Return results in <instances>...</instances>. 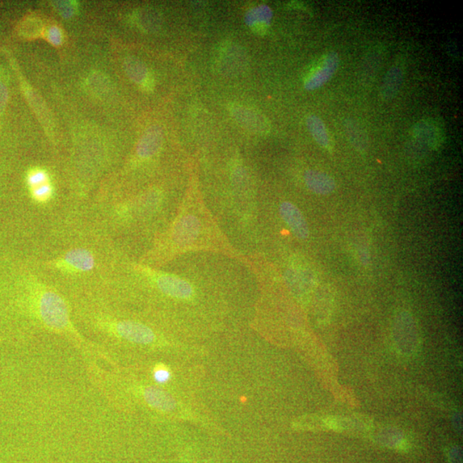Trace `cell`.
<instances>
[{
  "label": "cell",
  "instance_id": "obj_1",
  "mask_svg": "<svg viewBox=\"0 0 463 463\" xmlns=\"http://www.w3.org/2000/svg\"><path fill=\"white\" fill-rule=\"evenodd\" d=\"M45 271L52 279L80 284L103 279L107 275V259L91 245L70 247L57 258L46 261Z\"/></svg>",
  "mask_w": 463,
  "mask_h": 463
},
{
  "label": "cell",
  "instance_id": "obj_2",
  "mask_svg": "<svg viewBox=\"0 0 463 463\" xmlns=\"http://www.w3.org/2000/svg\"><path fill=\"white\" fill-rule=\"evenodd\" d=\"M96 326L108 335L112 334L129 343L150 345L155 340V334L151 328L132 320L108 319L103 316L96 320Z\"/></svg>",
  "mask_w": 463,
  "mask_h": 463
},
{
  "label": "cell",
  "instance_id": "obj_3",
  "mask_svg": "<svg viewBox=\"0 0 463 463\" xmlns=\"http://www.w3.org/2000/svg\"><path fill=\"white\" fill-rule=\"evenodd\" d=\"M340 66L338 53L328 52L318 58L307 70L303 83L307 90H316L333 78Z\"/></svg>",
  "mask_w": 463,
  "mask_h": 463
},
{
  "label": "cell",
  "instance_id": "obj_4",
  "mask_svg": "<svg viewBox=\"0 0 463 463\" xmlns=\"http://www.w3.org/2000/svg\"><path fill=\"white\" fill-rule=\"evenodd\" d=\"M411 135L415 141L432 150L442 148L446 139L443 122L435 118H427L416 122L411 129Z\"/></svg>",
  "mask_w": 463,
  "mask_h": 463
},
{
  "label": "cell",
  "instance_id": "obj_5",
  "mask_svg": "<svg viewBox=\"0 0 463 463\" xmlns=\"http://www.w3.org/2000/svg\"><path fill=\"white\" fill-rule=\"evenodd\" d=\"M155 284L162 293L180 300H189L194 296V288L187 280L179 276L159 274L155 277Z\"/></svg>",
  "mask_w": 463,
  "mask_h": 463
},
{
  "label": "cell",
  "instance_id": "obj_6",
  "mask_svg": "<svg viewBox=\"0 0 463 463\" xmlns=\"http://www.w3.org/2000/svg\"><path fill=\"white\" fill-rule=\"evenodd\" d=\"M234 119L248 130L256 133L266 134L271 130L266 117L255 109L242 105H237L231 109Z\"/></svg>",
  "mask_w": 463,
  "mask_h": 463
},
{
  "label": "cell",
  "instance_id": "obj_7",
  "mask_svg": "<svg viewBox=\"0 0 463 463\" xmlns=\"http://www.w3.org/2000/svg\"><path fill=\"white\" fill-rule=\"evenodd\" d=\"M280 214L298 239H306L309 237L310 231L308 224L304 216L297 206L290 202L286 201L280 205Z\"/></svg>",
  "mask_w": 463,
  "mask_h": 463
},
{
  "label": "cell",
  "instance_id": "obj_8",
  "mask_svg": "<svg viewBox=\"0 0 463 463\" xmlns=\"http://www.w3.org/2000/svg\"><path fill=\"white\" fill-rule=\"evenodd\" d=\"M200 233V222L199 219L192 214H187L180 219L177 223L172 239L178 245H187L195 241Z\"/></svg>",
  "mask_w": 463,
  "mask_h": 463
},
{
  "label": "cell",
  "instance_id": "obj_9",
  "mask_svg": "<svg viewBox=\"0 0 463 463\" xmlns=\"http://www.w3.org/2000/svg\"><path fill=\"white\" fill-rule=\"evenodd\" d=\"M404 74V67L398 62L387 71L380 88V98L383 100L388 102L395 98L401 90Z\"/></svg>",
  "mask_w": 463,
  "mask_h": 463
},
{
  "label": "cell",
  "instance_id": "obj_10",
  "mask_svg": "<svg viewBox=\"0 0 463 463\" xmlns=\"http://www.w3.org/2000/svg\"><path fill=\"white\" fill-rule=\"evenodd\" d=\"M304 181L306 187L318 195H330L336 188L333 177L324 172L307 170L304 174Z\"/></svg>",
  "mask_w": 463,
  "mask_h": 463
},
{
  "label": "cell",
  "instance_id": "obj_11",
  "mask_svg": "<svg viewBox=\"0 0 463 463\" xmlns=\"http://www.w3.org/2000/svg\"><path fill=\"white\" fill-rule=\"evenodd\" d=\"M306 123L311 136L319 146L328 151L333 150V140L322 119L317 115H311L306 118Z\"/></svg>",
  "mask_w": 463,
  "mask_h": 463
},
{
  "label": "cell",
  "instance_id": "obj_12",
  "mask_svg": "<svg viewBox=\"0 0 463 463\" xmlns=\"http://www.w3.org/2000/svg\"><path fill=\"white\" fill-rule=\"evenodd\" d=\"M162 133L161 130L153 128L147 132L139 141L137 148L138 157L150 159L157 154L161 148Z\"/></svg>",
  "mask_w": 463,
  "mask_h": 463
},
{
  "label": "cell",
  "instance_id": "obj_13",
  "mask_svg": "<svg viewBox=\"0 0 463 463\" xmlns=\"http://www.w3.org/2000/svg\"><path fill=\"white\" fill-rule=\"evenodd\" d=\"M344 130L350 144L360 153L368 148V136L364 126L359 121L348 119L344 122Z\"/></svg>",
  "mask_w": 463,
  "mask_h": 463
},
{
  "label": "cell",
  "instance_id": "obj_14",
  "mask_svg": "<svg viewBox=\"0 0 463 463\" xmlns=\"http://www.w3.org/2000/svg\"><path fill=\"white\" fill-rule=\"evenodd\" d=\"M126 74L135 83L150 90L152 86V78L147 67L135 58H126L124 63Z\"/></svg>",
  "mask_w": 463,
  "mask_h": 463
},
{
  "label": "cell",
  "instance_id": "obj_15",
  "mask_svg": "<svg viewBox=\"0 0 463 463\" xmlns=\"http://www.w3.org/2000/svg\"><path fill=\"white\" fill-rule=\"evenodd\" d=\"M144 398L150 406L160 411H171L175 407V400L170 395L155 387H147L144 390Z\"/></svg>",
  "mask_w": 463,
  "mask_h": 463
},
{
  "label": "cell",
  "instance_id": "obj_16",
  "mask_svg": "<svg viewBox=\"0 0 463 463\" xmlns=\"http://www.w3.org/2000/svg\"><path fill=\"white\" fill-rule=\"evenodd\" d=\"M248 19V22L252 24V26L260 31H266L272 19V11L266 6L256 8Z\"/></svg>",
  "mask_w": 463,
  "mask_h": 463
},
{
  "label": "cell",
  "instance_id": "obj_17",
  "mask_svg": "<svg viewBox=\"0 0 463 463\" xmlns=\"http://www.w3.org/2000/svg\"><path fill=\"white\" fill-rule=\"evenodd\" d=\"M27 181L28 187L31 190V189L39 187V185L48 183L49 177L48 172L44 170L35 168V170H32L28 172Z\"/></svg>",
  "mask_w": 463,
  "mask_h": 463
},
{
  "label": "cell",
  "instance_id": "obj_18",
  "mask_svg": "<svg viewBox=\"0 0 463 463\" xmlns=\"http://www.w3.org/2000/svg\"><path fill=\"white\" fill-rule=\"evenodd\" d=\"M31 191L33 199L41 204L48 201L53 195V187L50 182L39 185Z\"/></svg>",
  "mask_w": 463,
  "mask_h": 463
},
{
  "label": "cell",
  "instance_id": "obj_19",
  "mask_svg": "<svg viewBox=\"0 0 463 463\" xmlns=\"http://www.w3.org/2000/svg\"><path fill=\"white\" fill-rule=\"evenodd\" d=\"M383 53L382 50L374 48L370 51L368 56L365 57L364 63V71L368 76L372 75L373 71L377 69V66H380L382 56L375 58Z\"/></svg>",
  "mask_w": 463,
  "mask_h": 463
},
{
  "label": "cell",
  "instance_id": "obj_20",
  "mask_svg": "<svg viewBox=\"0 0 463 463\" xmlns=\"http://www.w3.org/2000/svg\"><path fill=\"white\" fill-rule=\"evenodd\" d=\"M46 38L50 43L56 46H60L63 43V33L61 28L58 27L57 25H51L48 29H46Z\"/></svg>",
  "mask_w": 463,
  "mask_h": 463
},
{
  "label": "cell",
  "instance_id": "obj_21",
  "mask_svg": "<svg viewBox=\"0 0 463 463\" xmlns=\"http://www.w3.org/2000/svg\"><path fill=\"white\" fill-rule=\"evenodd\" d=\"M56 6L60 14L64 19H70L73 16L76 11V7L73 2L70 1H58Z\"/></svg>",
  "mask_w": 463,
  "mask_h": 463
},
{
  "label": "cell",
  "instance_id": "obj_22",
  "mask_svg": "<svg viewBox=\"0 0 463 463\" xmlns=\"http://www.w3.org/2000/svg\"><path fill=\"white\" fill-rule=\"evenodd\" d=\"M170 378L171 374L170 370H167V369L160 368L155 370L154 372V380L155 382L158 383V384H166V383L170 381Z\"/></svg>",
  "mask_w": 463,
  "mask_h": 463
},
{
  "label": "cell",
  "instance_id": "obj_23",
  "mask_svg": "<svg viewBox=\"0 0 463 463\" xmlns=\"http://www.w3.org/2000/svg\"><path fill=\"white\" fill-rule=\"evenodd\" d=\"M8 98V93L5 85L0 82V113H2L4 108L6 107V104Z\"/></svg>",
  "mask_w": 463,
  "mask_h": 463
}]
</instances>
